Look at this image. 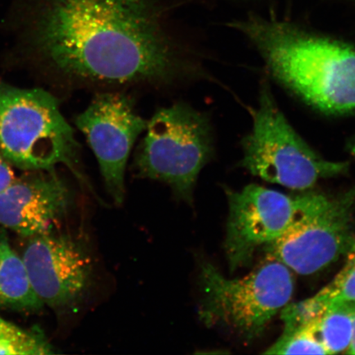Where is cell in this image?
Segmentation results:
<instances>
[{"instance_id": "ac0fdd59", "label": "cell", "mask_w": 355, "mask_h": 355, "mask_svg": "<svg viewBox=\"0 0 355 355\" xmlns=\"http://www.w3.org/2000/svg\"><path fill=\"white\" fill-rule=\"evenodd\" d=\"M31 334L32 333L22 330L15 324L0 318V337H26Z\"/></svg>"}, {"instance_id": "8fae6325", "label": "cell", "mask_w": 355, "mask_h": 355, "mask_svg": "<svg viewBox=\"0 0 355 355\" xmlns=\"http://www.w3.org/2000/svg\"><path fill=\"white\" fill-rule=\"evenodd\" d=\"M72 198L55 171H31L0 192V225L24 237L51 232Z\"/></svg>"}, {"instance_id": "e0dca14e", "label": "cell", "mask_w": 355, "mask_h": 355, "mask_svg": "<svg viewBox=\"0 0 355 355\" xmlns=\"http://www.w3.org/2000/svg\"><path fill=\"white\" fill-rule=\"evenodd\" d=\"M15 178L10 164L0 153V192L6 189L15 180Z\"/></svg>"}, {"instance_id": "7a4b0ae2", "label": "cell", "mask_w": 355, "mask_h": 355, "mask_svg": "<svg viewBox=\"0 0 355 355\" xmlns=\"http://www.w3.org/2000/svg\"><path fill=\"white\" fill-rule=\"evenodd\" d=\"M232 28L254 44L270 73L328 114L355 113V46L288 22L250 16Z\"/></svg>"}, {"instance_id": "9a60e30c", "label": "cell", "mask_w": 355, "mask_h": 355, "mask_svg": "<svg viewBox=\"0 0 355 355\" xmlns=\"http://www.w3.org/2000/svg\"><path fill=\"white\" fill-rule=\"evenodd\" d=\"M266 354H328L308 323L284 328L282 335L264 352Z\"/></svg>"}, {"instance_id": "ffe728a7", "label": "cell", "mask_w": 355, "mask_h": 355, "mask_svg": "<svg viewBox=\"0 0 355 355\" xmlns=\"http://www.w3.org/2000/svg\"><path fill=\"white\" fill-rule=\"evenodd\" d=\"M349 150L350 154H352L353 157L355 158V139L350 141L349 144Z\"/></svg>"}, {"instance_id": "d6986e66", "label": "cell", "mask_w": 355, "mask_h": 355, "mask_svg": "<svg viewBox=\"0 0 355 355\" xmlns=\"http://www.w3.org/2000/svg\"><path fill=\"white\" fill-rule=\"evenodd\" d=\"M345 354H355V321L352 344H350L349 348L348 349L347 352H345Z\"/></svg>"}, {"instance_id": "8992f818", "label": "cell", "mask_w": 355, "mask_h": 355, "mask_svg": "<svg viewBox=\"0 0 355 355\" xmlns=\"http://www.w3.org/2000/svg\"><path fill=\"white\" fill-rule=\"evenodd\" d=\"M252 128L243 140L241 165L252 175L288 189L307 190L319 180L346 174L349 163L323 158L305 143L279 109L266 83Z\"/></svg>"}, {"instance_id": "44dd1931", "label": "cell", "mask_w": 355, "mask_h": 355, "mask_svg": "<svg viewBox=\"0 0 355 355\" xmlns=\"http://www.w3.org/2000/svg\"><path fill=\"white\" fill-rule=\"evenodd\" d=\"M353 1H354V2H355V0H353Z\"/></svg>"}, {"instance_id": "52a82bcc", "label": "cell", "mask_w": 355, "mask_h": 355, "mask_svg": "<svg viewBox=\"0 0 355 355\" xmlns=\"http://www.w3.org/2000/svg\"><path fill=\"white\" fill-rule=\"evenodd\" d=\"M225 191L229 214L224 250L232 272L250 265L257 252L277 242L327 198L316 193L291 196L257 184Z\"/></svg>"}, {"instance_id": "30bf717a", "label": "cell", "mask_w": 355, "mask_h": 355, "mask_svg": "<svg viewBox=\"0 0 355 355\" xmlns=\"http://www.w3.org/2000/svg\"><path fill=\"white\" fill-rule=\"evenodd\" d=\"M22 260L43 304L58 311L79 307L90 292L93 260L87 244L52 232L30 238Z\"/></svg>"}, {"instance_id": "5bb4252c", "label": "cell", "mask_w": 355, "mask_h": 355, "mask_svg": "<svg viewBox=\"0 0 355 355\" xmlns=\"http://www.w3.org/2000/svg\"><path fill=\"white\" fill-rule=\"evenodd\" d=\"M355 302L331 306L307 323L328 354L345 353L352 344Z\"/></svg>"}, {"instance_id": "6da1fadb", "label": "cell", "mask_w": 355, "mask_h": 355, "mask_svg": "<svg viewBox=\"0 0 355 355\" xmlns=\"http://www.w3.org/2000/svg\"><path fill=\"white\" fill-rule=\"evenodd\" d=\"M37 35L52 66L78 87L167 90L207 76L162 0H44Z\"/></svg>"}, {"instance_id": "ba28073f", "label": "cell", "mask_w": 355, "mask_h": 355, "mask_svg": "<svg viewBox=\"0 0 355 355\" xmlns=\"http://www.w3.org/2000/svg\"><path fill=\"white\" fill-rule=\"evenodd\" d=\"M355 187L328 198L304 220L266 248V257L309 276L348 254L355 242Z\"/></svg>"}, {"instance_id": "2e32d148", "label": "cell", "mask_w": 355, "mask_h": 355, "mask_svg": "<svg viewBox=\"0 0 355 355\" xmlns=\"http://www.w3.org/2000/svg\"><path fill=\"white\" fill-rule=\"evenodd\" d=\"M51 345L44 337L32 333L26 337H0V354L7 355H40L51 354Z\"/></svg>"}, {"instance_id": "3957f363", "label": "cell", "mask_w": 355, "mask_h": 355, "mask_svg": "<svg viewBox=\"0 0 355 355\" xmlns=\"http://www.w3.org/2000/svg\"><path fill=\"white\" fill-rule=\"evenodd\" d=\"M198 285L200 321L247 343L263 334L294 293L291 270L270 257L246 276L234 279L225 277L211 261L200 259Z\"/></svg>"}, {"instance_id": "7c38bea8", "label": "cell", "mask_w": 355, "mask_h": 355, "mask_svg": "<svg viewBox=\"0 0 355 355\" xmlns=\"http://www.w3.org/2000/svg\"><path fill=\"white\" fill-rule=\"evenodd\" d=\"M345 256L343 269L327 286L311 298L282 309L285 328L304 325L332 305L355 302V242Z\"/></svg>"}, {"instance_id": "277c9868", "label": "cell", "mask_w": 355, "mask_h": 355, "mask_svg": "<svg viewBox=\"0 0 355 355\" xmlns=\"http://www.w3.org/2000/svg\"><path fill=\"white\" fill-rule=\"evenodd\" d=\"M80 148L54 96L0 81V153L10 165L52 171L64 164L90 187L79 168Z\"/></svg>"}, {"instance_id": "5b68a950", "label": "cell", "mask_w": 355, "mask_h": 355, "mask_svg": "<svg viewBox=\"0 0 355 355\" xmlns=\"http://www.w3.org/2000/svg\"><path fill=\"white\" fill-rule=\"evenodd\" d=\"M136 150L137 178L162 182L178 201L193 205L200 173L214 155L209 117L184 102L159 109Z\"/></svg>"}, {"instance_id": "9c48e42d", "label": "cell", "mask_w": 355, "mask_h": 355, "mask_svg": "<svg viewBox=\"0 0 355 355\" xmlns=\"http://www.w3.org/2000/svg\"><path fill=\"white\" fill-rule=\"evenodd\" d=\"M75 123L96 155L110 196L121 205L125 198L127 163L148 121L137 112L131 96L107 90L96 94Z\"/></svg>"}, {"instance_id": "4fadbf2b", "label": "cell", "mask_w": 355, "mask_h": 355, "mask_svg": "<svg viewBox=\"0 0 355 355\" xmlns=\"http://www.w3.org/2000/svg\"><path fill=\"white\" fill-rule=\"evenodd\" d=\"M0 305L25 311L39 310L44 305L33 290L22 257L12 250L4 232H0Z\"/></svg>"}]
</instances>
